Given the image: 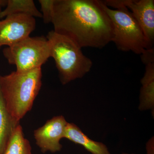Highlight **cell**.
<instances>
[{
  "label": "cell",
  "instance_id": "obj_16",
  "mask_svg": "<svg viewBox=\"0 0 154 154\" xmlns=\"http://www.w3.org/2000/svg\"><path fill=\"white\" fill-rule=\"evenodd\" d=\"M7 3V0H0V13L2 11V8L6 7Z\"/></svg>",
  "mask_w": 154,
  "mask_h": 154
},
{
  "label": "cell",
  "instance_id": "obj_10",
  "mask_svg": "<svg viewBox=\"0 0 154 154\" xmlns=\"http://www.w3.org/2000/svg\"><path fill=\"white\" fill-rule=\"evenodd\" d=\"M145 72L141 80L142 87L140 96L139 109L151 110L154 116V61L144 63Z\"/></svg>",
  "mask_w": 154,
  "mask_h": 154
},
{
  "label": "cell",
  "instance_id": "obj_17",
  "mask_svg": "<svg viewBox=\"0 0 154 154\" xmlns=\"http://www.w3.org/2000/svg\"><path fill=\"white\" fill-rule=\"evenodd\" d=\"M122 154H128V153H122Z\"/></svg>",
  "mask_w": 154,
  "mask_h": 154
},
{
  "label": "cell",
  "instance_id": "obj_4",
  "mask_svg": "<svg viewBox=\"0 0 154 154\" xmlns=\"http://www.w3.org/2000/svg\"><path fill=\"white\" fill-rule=\"evenodd\" d=\"M105 10L113 24L112 42L119 50L143 54L150 47L140 25L127 8L111 9L105 5Z\"/></svg>",
  "mask_w": 154,
  "mask_h": 154
},
{
  "label": "cell",
  "instance_id": "obj_3",
  "mask_svg": "<svg viewBox=\"0 0 154 154\" xmlns=\"http://www.w3.org/2000/svg\"><path fill=\"white\" fill-rule=\"evenodd\" d=\"M46 37L50 46V57L55 61L63 85L83 78L91 71L92 61L74 42L53 30Z\"/></svg>",
  "mask_w": 154,
  "mask_h": 154
},
{
  "label": "cell",
  "instance_id": "obj_5",
  "mask_svg": "<svg viewBox=\"0 0 154 154\" xmlns=\"http://www.w3.org/2000/svg\"><path fill=\"white\" fill-rule=\"evenodd\" d=\"M3 55L16 71L25 72L41 68L50 57L49 41L44 36L29 37L4 48Z\"/></svg>",
  "mask_w": 154,
  "mask_h": 154
},
{
  "label": "cell",
  "instance_id": "obj_7",
  "mask_svg": "<svg viewBox=\"0 0 154 154\" xmlns=\"http://www.w3.org/2000/svg\"><path fill=\"white\" fill-rule=\"evenodd\" d=\"M68 122L63 116H57L48 120L33 133L36 143L42 153H55L62 148L61 140L64 138Z\"/></svg>",
  "mask_w": 154,
  "mask_h": 154
},
{
  "label": "cell",
  "instance_id": "obj_15",
  "mask_svg": "<svg viewBox=\"0 0 154 154\" xmlns=\"http://www.w3.org/2000/svg\"><path fill=\"white\" fill-rule=\"evenodd\" d=\"M147 154H154V140L152 137L148 141L146 144Z\"/></svg>",
  "mask_w": 154,
  "mask_h": 154
},
{
  "label": "cell",
  "instance_id": "obj_6",
  "mask_svg": "<svg viewBox=\"0 0 154 154\" xmlns=\"http://www.w3.org/2000/svg\"><path fill=\"white\" fill-rule=\"evenodd\" d=\"M36 27L35 18L28 15L14 14L5 17L0 21V48L29 37Z\"/></svg>",
  "mask_w": 154,
  "mask_h": 154
},
{
  "label": "cell",
  "instance_id": "obj_14",
  "mask_svg": "<svg viewBox=\"0 0 154 154\" xmlns=\"http://www.w3.org/2000/svg\"><path fill=\"white\" fill-rule=\"evenodd\" d=\"M54 0H39L41 6V14L43 22L45 24L51 23Z\"/></svg>",
  "mask_w": 154,
  "mask_h": 154
},
{
  "label": "cell",
  "instance_id": "obj_1",
  "mask_svg": "<svg viewBox=\"0 0 154 154\" xmlns=\"http://www.w3.org/2000/svg\"><path fill=\"white\" fill-rule=\"evenodd\" d=\"M51 23L54 32L82 48L101 49L113 41V25L103 1L54 0Z\"/></svg>",
  "mask_w": 154,
  "mask_h": 154
},
{
  "label": "cell",
  "instance_id": "obj_2",
  "mask_svg": "<svg viewBox=\"0 0 154 154\" xmlns=\"http://www.w3.org/2000/svg\"><path fill=\"white\" fill-rule=\"evenodd\" d=\"M42 68L0 75V88L9 113L20 122L32 109L42 85Z\"/></svg>",
  "mask_w": 154,
  "mask_h": 154
},
{
  "label": "cell",
  "instance_id": "obj_8",
  "mask_svg": "<svg viewBox=\"0 0 154 154\" xmlns=\"http://www.w3.org/2000/svg\"><path fill=\"white\" fill-rule=\"evenodd\" d=\"M126 7L140 25L150 47L154 48V0H127Z\"/></svg>",
  "mask_w": 154,
  "mask_h": 154
},
{
  "label": "cell",
  "instance_id": "obj_11",
  "mask_svg": "<svg viewBox=\"0 0 154 154\" xmlns=\"http://www.w3.org/2000/svg\"><path fill=\"white\" fill-rule=\"evenodd\" d=\"M20 124L9 113L0 88V154H4L17 127Z\"/></svg>",
  "mask_w": 154,
  "mask_h": 154
},
{
  "label": "cell",
  "instance_id": "obj_13",
  "mask_svg": "<svg viewBox=\"0 0 154 154\" xmlns=\"http://www.w3.org/2000/svg\"><path fill=\"white\" fill-rule=\"evenodd\" d=\"M30 142L24 137L19 124L13 134L3 154H32Z\"/></svg>",
  "mask_w": 154,
  "mask_h": 154
},
{
  "label": "cell",
  "instance_id": "obj_9",
  "mask_svg": "<svg viewBox=\"0 0 154 154\" xmlns=\"http://www.w3.org/2000/svg\"><path fill=\"white\" fill-rule=\"evenodd\" d=\"M65 138L75 143L81 145L92 154H111L107 146L88 137L77 125L73 123L67 124Z\"/></svg>",
  "mask_w": 154,
  "mask_h": 154
},
{
  "label": "cell",
  "instance_id": "obj_12",
  "mask_svg": "<svg viewBox=\"0 0 154 154\" xmlns=\"http://www.w3.org/2000/svg\"><path fill=\"white\" fill-rule=\"evenodd\" d=\"M23 14L35 18H42L33 0H7L5 8L0 13V19L14 14Z\"/></svg>",
  "mask_w": 154,
  "mask_h": 154
}]
</instances>
